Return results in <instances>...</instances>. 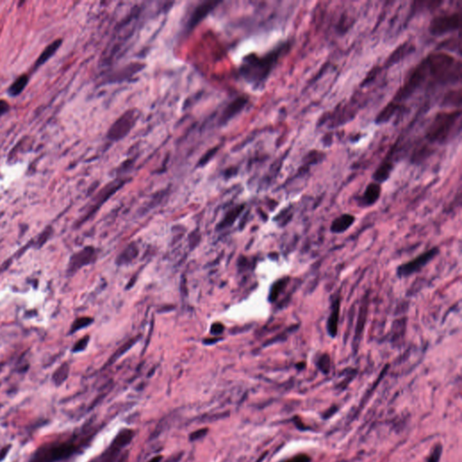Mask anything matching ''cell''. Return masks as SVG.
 <instances>
[{
  "label": "cell",
  "instance_id": "1",
  "mask_svg": "<svg viewBox=\"0 0 462 462\" xmlns=\"http://www.w3.org/2000/svg\"><path fill=\"white\" fill-rule=\"evenodd\" d=\"M287 50L288 44H283L282 46L264 57L247 58L241 69L244 77L255 84L263 83L269 76L281 55Z\"/></svg>",
  "mask_w": 462,
  "mask_h": 462
},
{
  "label": "cell",
  "instance_id": "2",
  "mask_svg": "<svg viewBox=\"0 0 462 462\" xmlns=\"http://www.w3.org/2000/svg\"><path fill=\"white\" fill-rule=\"evenodd\" d=\"M460 110L437 114L431 125L427 129V140L434 144L446 143L454 132L456 125L460 119Z\"/></svg>",
  "mask_w": 462,
  "mask_h": 462
},
{
  "label": "cell",
  "instance_id": "3",
  "mask_svg": "<svg viewBox=\"0 0 462 462\" xmlns=\"http://www.w3.org/2000/svg\"><path fill=\"white\" fill-rule=\"evenodd\" d=\"M73 440L44 444L37 449L29 462H58L70 458L79 450Z\"/></svg>",
  "mask_w": 462,
  "mask_h": 462
},
{
  "label": "cell",
  "instance_id": "4",
  "mask_svg": "<svg viewBox=\"0 0 462 462\" xmlns=\"http://www.w3.org/2000/svg\"><path fill=\"white\" fill-rule=\"evenodd\" d=\"M134 431L125 429L120 431L117 437L114 439L110 447L107 450L98 455V457L91 459L89 462H115L121 452L122 449L130 444L133 438Z\"/></svg>",
  "mask_w": 462,
  "mask_h": 462
},
{
  "label": "cell",
  "instance_id": "5",
  "mask_svg": "<svg viewBox=\"0 0 462 462\" xmlns=\"http://www.w3.org/2000/svg\"><path fill=\"white\" fill-rule=\"evenodd\" d=\"M460 15L458 13L451 15L435 16L429 25V31L432 36H439L456 31L460 24Z\"/></svg>",
  "mask_w": 462,
  "mask_h": 462
},
{
  "label": "cell",
  "instance_id": "6",
  "mask_svg": "<svg viewBox=\"0 0 462 462\" xmlns=\"http://www.w3.org/2000/svg\"><path fill=\"white\" fill-rule=\"evenodd\" d=\"M439 254V249L437 247L431 248L427 252H424L422 255H418L416 259H413L410 262L405 263L397 268V274L399 277H407L412 274L423 269L427 264L431 262L436 255Z\"/></svg>",
  "mask_w": 462,
  "mask_h": 462
},
{
  "label": "cell",
  "instance_id": "7",
  "mask_svg": "<svg viewBox=\"0 0 462 462\" xmlns=\"http://www.w3.org/2000/svg\"><path fill=\"white\" fill-rule=\"evenodd\" d=\"M96 249L93 247H86L71 255L67 267V274L73 275L83 267L94 261Z\"/></svg>",
  "mask_w": 462,
  "mask_h": 462
},
{
  "label": "cell",
  "instance_id": "8",
  "mask_svg": "<svg viewBox=\"0 0 462 462\" xmlns=\"http://www.w3.org/2000/svg\"><path fill=\"white\" fill-rule=\"evenodd\" d=\"M119 187H120V184H117V185H116V184H112V185H110V186L107 187L106 189H104L103 191L99 192L98 195L95 198V200H93L92 204L90 205V209L87 211L85 215L83 216V218L80 219L79 225H82V224L84 223V222H86L88 219L94 215L95 212L98 211L102 204L104 203V202L110 198V196L112 195L114 192H116Z\"/></svg>",
  "mask_w": 462,
  "mask_h": 462
},
{
  "label": "cell",
  "instance_id": "9",
  "mask_svg": "<svg viewBox=\"0 0 462 462\" xmlns=\"http://www.w3.org/2000/svg\"><path fill=\"white\" fill-rule=\"evenodd\" d=\"M415 51V45L411 43H403L400 44L398 47L396 48L395 51L392 53L386 62L387 66H391L393 64L396 63H399L401 60H403L404 57H406L410 55L411 53Z\"/></svg>",
  "mask_w": 462,
  "mask_h": 462
},
{
  "label": "cell",
  "instance_id": "10",
  "mask_svg": "<svg viewBox=\"0 0 462 462\" xmlns=\"http://www.w3.org/2000/svg\"><path fill=\"white\" fill-rule=\"evenodd\" d=\"M354 221H355L354 216L350 215V214H343L333 221L330 226V230L335 234L343 233L347 229H349V227H351Z\"/></svg>",
  "mask_w": 462,
  "mask_h": 462
},
{
  "label": "cell",
  "instance_id": "11",
  "mask_svg": "<svg viewBox=\"0 0 462 462\" xmlns=\"http://www.w3.org/2000/svg\"><path fill=\"white\" fill-rule=\"evenodd\" d=\"M380 194H381V187L379 184L372 183L368 184V187L365 191L364 194L362 196V204L366 206H371L373 204L376 203L377 200L379 199Z\"/></svg>",
  "mask_w": 462,
  "mask_h": 462
},
{
  "label": "cell",
  "instance_id": "12",
  "mask_svg": "<svg viewBox=\"0 0 462 462\" xmlns=\"http://www.w3.org/2000/svg\"><path fill=\"white\" fill-rule=\"evenodd\" d=\"M138 253H139V250H138V247H137V244L134 243V242L133 243H130L118 255V258L116 259V263L118 266L130 264L135 259H137Z\"/></svg>",
  "mask_w": 462,
  "mask_h": 462
},
{
  "label": "cell",
  "instance_id": "13",
  "mask_svg": "<svg viewBox=\"0 0 462 462\" xmlns=\"http://www.w3.org/2000/svg\"><path fill=\"white\" fill-rule=\"evenodd\" d=\"M339 314H340V299H337L335 302H333L331 313H330V315L328 319V322H327V330L330 335V337L334 338L337 335Z\"/></svg>",
  "mask_w": 462,
  "mask_h": 462
},
{
  "label": "cell",
  "instance_id": "14",
  "mask_svg": "<svg viewBox=\"0 0 462 462\" xmlns=\"http://www.w3.org/2000/svg\"><path fill=\"white\" fill-rule=\"evenodd\" d=\"M216 4H218V3L209 2V3H204L200 7H198V8H196L195 11L192 14V17L189 20V28H193L194 25L198 24L204 16H207L208 13L212 10Z\"/></svg>",
  "mask_w": 462,
  "mask_h": 462
},
{
  "label": "cell",
  "instance_id": "15",
  "mask_svg": "<svg viewBox=\"0 0 462 462\" xmlns=\"http://www.w3.org/2000/svg\"><path fill=\"white\" fill-rule=\"evenodd\" d=\"M399 103L393 101L388 103L387 106L384 107V110H381L380 113L377 115L376 118V122L377 124H383L389 121L395 115H396L398 110H400Z\"/></svg>",
  "mask_w": 462,
  "mask_h": 462
},
{
  "label": "cell",
  "instance_id": "16",
  "mask_svg": "<svg viewBox=\"0 0 462 462\" xmlns=\"http://www.w3.org/2000/svg\"><path fill=\"white\" fill-rule=\"evenodd\" d=\"M393 167H394V165L392 164L391 158L390 159L387 158L384 162H382V164L378 166V168L376 169V172L374 173V176H373L374 180L376 181V184L383 183L388 180L390 176Z\"/></svg>",
  "mask_w": 462,
  "mask_h": 462
},
{
  "label": "cell",
  "instance_id": "17",
  "mask_svg": "<svg viewBox=\"0 0 462 462\" xmlns=\"http://www.w3.org/2000/svg\"><path fill=\"white\" fill-rule=\"evenodd\" d=\"M62 44V40L58 39L53 42L51 44H49L47 47L45 48L43 50V53L41 54V55L39 56V58L37 60V62L36 63V67H39L41 65H43V63H46L48 60L51 58L53 55H55L56 51L58 50V48L61 46Z\"/></svg>",
  "mask_w": 462,
  "mask_h": 462
},
{
  "label": "cell",
  "instance_id": "18",
  "mask_svg": "<svg viewBox=\"0 0 462 462\" xmlns=\"http://www.w3.org/2000/svg\"><path fill=\"white\" fill-rule=\"evenodd\" d=\"M138 340H139V337H136L132 338V339H130L129 341H125V343L122 345L120 348H118V349L116 350V352L114 353L113 355L110 356V358L109 360V361L107 362L105 367H109L110 365L115 363L116 361H118L120 356H123L125 353L127 352V351L133 347L134 345L137 343Z\"/></svg>",
  "mask_w": 462,
  "mask_h": 462
},
{
  "label": "cell",
  "instance_id": "19",
  "mask_svg": "<svg viewBox=\"0 0 462 462\" xmlns=\"http://www.w3.org/2000/svg\"><path fill=\"white\" fill-rule=\"evenodd\" d=\"M243 205H239L238 207L234 208L231 210L230 212L227 213V215L224 217L222 221L218 225V229H223L226 227H230L231 225L235 222L236 219L239 218L240 213L243 211Z\"/></svg>",
  "mask_w": 462,
  "mask_h": 462
},
{
  "label": "cell",
  "instance_id": "20",
  "mask_svg": "<svg viewBox=\"0 0 462 462\" xmlns=\"http://www.w3.org/2000/svg\"><path fill=\"white\" fill-rule=\"evenodd\" d=\"M28 76L27 74L21 75L20 77L16 79V81L11 84V86L8 89V94L12 97H16L24 90L25 86L28 85Z\"/></svg>",
  "mask_w": 462,
  "mask_h": 462
},
{
  "label": "cell",
  "instance_id": "21",
  "mask_svg": "<svg viewBox=\"0 0 462 462\" xmlns=\"http://www.w3.org/2000/svg\"><path fill=\"white\" fill-rule=\"evenodd\" d=\"M70 373V366L68 363H63L53 374L52 380L56 386H61L68 378Z\"/></svg>",
  "mask_w": 462,
  "mask_h": 462
},
{
  "label": "cell",
  "instance_id": "22",
  "mask_svg": "<svg viewBox=\"0 0 462 462\" xmlns=\"http://www.w3.org/2000/svg\"><path fill=\"white\" fill-rule=\"evenodd\" d=\"M461 104V90H451L443 99V107H459Z\"/></svg>",
  "mask_w": 462,
  "mask_h": 462
},
{
  "label": "cell",
  "instance_id": "23",
  "mask_svg": "<svg viewBox=\"0 0 462 462\" xmlns=\"http://www.w3.org/2000/svg\"><path fill=\"white\" fill-rule=\"evenodd\" d=\"M290 279L288 277H286V278H282L276 281L274 283L272 288L270 290V294H269V301L270 302H274L277 297L279 296L280 293H282L283 291L286 289V286L287 284L289 283Z\"/></svg>",
  "mask_w": 462,
  "mask_h": 462
},
{
  "label": "cell",
  "instance_id": "24",
  "mask_svg": "<svg viewBox=\"0 0 462 462\" xmlns=\"http://www.w3.org/2000/svg\"><path fill=\"white\" fill-rule=\"evenodd\" d=\"M93 322V319L90 317H80L78 319H76L73 323L71 324V333H75L76 331H78L80 329H84L86 328L88 326H90V324H92Z\"/></svg>",
  "mask_w": 462,
  "mask_h": 462
},
{
  "label": "cell",
  "instance_id": "25",
  "mask_svg": "<svg viewBox=\"0 0 462 462\" xmlns=\"http://www.w3.org/2000/svg\"><path fill=\"white\" fill-rule=\"evenodd\" d=\"M431 149L428 148L426 145H423V146H420L418 148L415 150L414 152V155L412 157V160L414 163H421L422 161L424 160L425 158L429 157L431 155Z\"/></svg>",
  "mask_w": 462,
  "mask_h": 462
},
{
  "label": "cell",
  "instance_id": "26",
  "mask_svg": "<svg viewBox=\"0 0 462 462\" xmlns=\"http://www.w3.org/2000/svg\"><path fill=\"white\" fill-rule=\"evenodd\" d=\"M52 233H53V227H46V228H45V229L37 237L36 242H35V247L39 249V248L43 247V245L46 243V241L49 239V238L51 237Z\"/></svg>",
  "mask_w": 462,
  "mask_h": 462
},
{
  "label": "cell",
  "instance_id": "27",
  "mask_svg": "<svg viewBox=\"0 0 462 462\" xmlns=\"http://www.w3.org/2000/svg\"><path fill=\"white\" fill-rule=\"evenodd\" d=\"M246 103V99H243V98H240L238 101L234 102L233 104H231L230 109H228L226 111V113L224 115V118H225V120H227L228 118L232 117L234 114L237 113V111H239L243 108L244 105Z\"/></svg>",
  "mask_w": 462,
  "mask_h": 462
},
{
  "label": "cell",
  "instance_id": "28",
  "mask_svg": "<svg viewBox=\"0 0 462 462\" xmlns=\"http://www.w3.org/2000/svg\"><path fill=\"white\" fill-rule=\"evenodd\" d=\"M361 315H360V318L361 320H358V323H357V327H356V336H355V344H357V342L360 341V335H361V331L363 330V327H364L365 321H366V314H367V306L365 307H362L361 309Z\"/></svg>",
  "mask_w": 462,
  "mask_h": 462
},
{
  "label": "cell",
  "instance_id": "29",
  "mask_svg": "<svg viewBox=\"0 0 462 462\" xmlns=\"http://www.w3.org/2000/svg\"><path fill=\"white\" fill-rule=\"evenodd\" d=\"M324 157V155L319 152V151H312L311 153H308V156L304 158L305 159L306 165H312L314 164H317L320 161L322 160Z\"/></svg>",
  "mask_w": 462,
  "mask_h": 462
},
{
  "label": "cell",
  "instance_id": "30",
  "mask_svg": "<svg viewBox=\"0 0 462 462\" xmlns=\"http://www.w3.org/2000/svg\"><path fill=\"white\" fill-rule=\"evenodd\" d=\"M89 341H90V336L89 335H86L85 337L82 338L81 340H79L75 343L73 348H72V352L76 353L83 351L84 349H86L87 346L89 344Z\"/></svg>",
  "mask_w": 462,
  "mask_h": 462
},
{
  "label": "cell",
  "instance_id": "31",
  "mask_svg": "<svg viewBox=\"0 0 462 462\" xmlns=\"http://www.w3.org/2000/svg\"><path fill=\"white\" fill-rule=\"evenodd\" d=\"M319 367L323 372H329V367H330V358H329V355L324 354L321 356V358L319 361Z\"/></svg>",
  "mask_w": 462,
  "mask_h": 462
},
{
  "label": "cell",
  "instance_id": "32",
  "mask_svg": "<svg viewBox=\"0 0 462 462\" xmlns=\"http://www.w3.org/2000/svg\"><path fill=\"white\" fill-rule=\"evenodd\" d=\"M224 325L220 322H215L212 324L211 327V334L213 336H218L220 335L224 331Z\"/></svg>",
  "mask_w": 462,
  "mask_h": 462
},
{
  "label": "cell",
  "instance_id": "33",
  "mask_svg": "<svg viewBox=\"0 0 462 462\" xmlns=\"http://www.w3.org/2000/svg\"><path fill=\"white\" fill-rule=\"evenodd\" d=\"M441 454H442V446L438 445L432 451L431 457L428 459V462H439L440 458H441Z\"/></svg>",
  "mask_w": 462,
  "mask_h": 462
},
{
  "label": "cell",
  "instance_id": "34",
  "mask_svg": "<svg viewBox=\"0 0 462 462\" xmlns=\"http://www.w3.org/2000/svg\"><path fill=\"white\" fill-rule=\"evenodd\" d=\"M207 432L208 429H206V428L200 429V430L194 431V432H192V434L190 435V440H191V441L199 440V439L202 438L205 435L207 434Z\"/></svg>",
  "mask_w": 462,
  "mask_h": 462
},
{
  "label": "cell",
  "instance_id": "35",
  "mask_svg": "<svg viewBox=\"0 0 462 462\" xmlns=\"http://www.w3.org/2000/svg\"><path fill=\"white\" fill-rule=\"evenodd\" d=\"M9 110V104L6 100H0V117L7 113Z\"/></svg>",
  "mask_w": 462,
  "mask_h": 462
},
{
  "label": "cell",
  "instance_id": "36",
  "mask_svg": "<svg viewBox=\"0 0 462 462\" xmlns=\"http://www.w3.org/2000/svg\"><path fill=\"white\" fill-rule=\"evenodd\" d=\"M161 459H162V457H161V456H157V457H155V458H152L149 462H160Z\"/></svg>",
  "mask_w": 462,
  "mask_h": 462
}]
</instances>
